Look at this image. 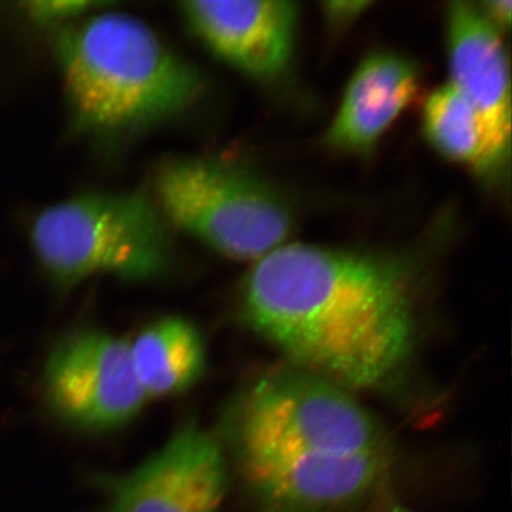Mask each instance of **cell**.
<instances>
[{"instance_id": "1", "label": "cell", "mask_w": 512, "mask_h": 512, "mask_svg": "<svg viewBox=\"0 0 512 512\" xmlns=\"http://www.w3.org/2000/svg\"><path fill=\"white\" fill-rule=\"evenodd\" d=\"M243 315L296 368L345 389L392 381L413 350L408 273L388 256L281 245L249 272Z\"/></svg>"}, {"instance_id": "2", "label": "cell", "mask_w": 512, "mask_h": 512, "mask_svg": "<svg viewBox=\"0 0 512 512\" xmlns=\"http://www.w3.org/2000/svg\"><path fill=\"white\" fill-rule=\"evenodd\" d=\"M229 438L259 512H377L389 446L349 389L299 368L275 371L242 395Z\"/></svg>"}, {"instance_id": "3", "label": "cell", "mask_w": 512, "mask_h": 512, "mask_svg": "<svg viewBox=\"0 0 512 512\" xmlns=\"http://www.w3.org/2000/svg\"><path fill=\"white\" fill-rule=\"evenodd\" d=\"M64 94L76 127L114 136L187 110L201 95L195 67L142 19L101 11L56 41Z\"/></svg>"}, {"instance_id": "4", "label": "cell", "mask_w": 512, "mask_h": 512, "mask_svg": "<svg viewBox=\"0 0 512 512\" xmlns=\"http://www.w3.org/2000/svg\"><path fill=\"white\" fill-rule=\"evenodd\" d=\"M32 249L56 284L94 275L143 281L169 266L163 215L140 192H86L51 204L30 224Z\"/></svg>"}, {"instance_id": "5", "label": "cell", "mask_w": 512, "mask_h": 512, "mask_svg": "<svg viewBox=\"0 0 512 512\" xmlns=\"http://www.w3.org/2000/svg\"><path fill=\"white\" fill-rule=\"evenodd\" d=\"M155 191L166 219L228 258L258 260L283 245L293 226L277 191L226 160H171L157 172Z\"/></svg>"}, {"instance_id": "6", "label": "cell", "mask_w": 512, "mask_h": 512, "mask_svg": "<svg viewBox=\"0 0 512 512\" xmlns=\"http://www.w3.org/2000/svg\"><path fill=\"white\" fill-rule=\"evenodd\" d=\"M44 382L60 418L91 432L126 425L147 399L133 368L130 343L98 330L76 331L57 343Z\"/></svg>"}, {"instance_id": "7", "label": "cell", "mask_w": 512, "mask_h": 512, "mask_svg": "<svg viewBox=\"0 0 512 512\" xmlns=\"http://www.w3.org/2000/svg\"><path fill=\"white\" fill-rule=\"evenodd\" d=\"M227 484L219 441L189 425L136 470L108 483L106 512H217Z\"/></svg>"}, {"instance_id": "8", "label": "cell", "mask_w": 512, "mask_h": 512, "mask_svg": "<svg viewBox=\"0 0 512 512\" xmlns=\"http://www.w3.org/2000/svg\"><path fill=\"white\" fill-rule=\"evenodd\" d=\"M179 8L192 34L230 67L270 80L290 64L299 21L296 3L191 0Z\"/></svg>"}, {"instance_id": "9", "label": "cell", "mask_w": 512, "mask_h": 512, "mask_svg": "<svg viewBox=\"0 0 512 512\" xmlns=\"http://www.w3.org/2000/svg\"><path fill=\"white\" fill-rule=\"evenodd\" d=\"M446 29L450 83L482 119L497 175L508 163L511 142L510 72L501 32L469 2L448 6Z\"/></svg>"}, {"instance_id": "10", "label": "cell", "mask_w": 512, "mask_h": 512, "mask_svg": "<svg viewBox=\"0 0 512 512\" xmlns=\"http://www.w3.org/2000/svg\"><path fill=\"white\" fill-rule=\"evenodd\" d=\"M419 80L418 67L407 57L394 53L367 57L345 88L326 143L342 152L370 151L411 104Z\"/></svg>"}, {"instance_id": "11", "label": "cell", "mask_w": 512, "mask_h": 512, "mask_svg": "<svg viewBox=\"0 0 512 512\" xmlns=\"http://www.w3.org/2000/svg\"><path fill=\"white\" fill-rule=\"evenodd\" d=\"M130 352L147 398L181 393L206 369L202 336L182 317H166L147 326L130 344Z\"/></svg>"}, {"instance_id": "12", "label": "cell", "mask_w": 512, "mask_h": 512, "mask_svg": "<svg viewBox=\"0 0 512 512\" xmlns=\"http://www.w3.org/2000/svg\"><path fill=\"white\" fill-rule=\"evenodd\" d=\"M422 128L434 150L452 162L492 175L488 139L479 114L452 83L435 89L422 113Z\"/></svg>"}, {"instance_id": "13", "label": "cell", "mask_w": 512, "mask_h": 512, "mask_svg": "<svg viewBox=\"0 0 512 512\" xmlns=\"http://www.w3.org/2000/svg\"><path fill=\"white\" fill-rule=\"evenodd\" d=\"M102 5L104 4L88 0H48L31 3L29 11L32 18L40 23H57L78 19L96 6Z\"/></svg>"}, {"instance_id": "14", "label": "cell", "mask_w": 512, "mask_h": 512, "mask_svg": "<svg viewBox=\"0 0 512 512\" xmlns=\"http://www.w3.org/2000/svg\"><path fill=\"white\" fill-rule=\"evenodd\" d=\"M480 10L498 30L508 29L511 23L512 3L510 0H488L478 4Z\"/></svg>"}, {"instance_id": "15", "label": "cell", "mask_w": 512, "mask_h": 512, "mask_svg": "<svg viewBox=\"0 0 512 512\" xmlns=\"http://www.w3.org/2000/svg\"><path fill=\"white\" fill-rule=\"evenodd\" d=\"M368 5L369 3L364 2L329 3L325 11L330 19H334V22L344 23L360 15L361 11Z\"/></svg>"}, {"instance_id": "16", "label": "cell", "mask_w": 512, "mask_h": 512, "mask_svg": "<svg viewBox=\"0 0 512 512\" xmlns=\"http://www.w3.org/2000/svg\"><path fill=\"white\" fill-rule=\"evenodd\" d=\"M377 512H415V511L403 509L401 507H390V508L388 507L386 509H382Z\"/></svg>"}]
</instances>
